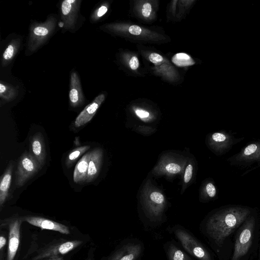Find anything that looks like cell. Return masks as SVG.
<instances>
[{
  "mask_svg": "<svg viewBox=\"0 0 260 260\" xmlns=\"http://www.w3.org/2000/svg\"><path fill=\"white\" fill-rule=\"evenodd\" d=\"M251 212V209L247 206L226 205L209 217L206 225V232L218 246L222 247Z\"/></svg>",
  "mask_w": 260,
  "mask_h": 260,
  "instance_id": "cell-1",
  "label": "cell"
},
{
  "mask_svg": "<svg viewBox=\"0 0 260 260\" xmlns=\"http://www.w3.org/2000/svg\"><path fill=\"white\" fill-rule=\"evenodd\" d=\"M256 228V218L251 214L238 229L234 251L230 260H244L252 247Z\"/></svg>",
  "mask_w": 260,
  "mask_h": 260,
  "instance_id": "cell-2",
  "label": "cell"
},
{
  "mask_svg": "<svg viewBox=\"0 0 260 260\" xmlns=\"http://www.w3.org/2000/svg\"><path fill=\"white\" fill-rule=\"evenodd\" d=\"M57 19L50 16L43 22H35L31 24L26 44L29 53H34L41 47L54 32Z\"/></svg>",
  "mask_w": 260,
  "mask_h": 260,
  "instance_id": "cell-3",
  "label": "cell"
},
{
  "mask_svg": "<svg viewBox=\"0 0 260 260\" xmlns=\"http://www.w3.org/2000/svg\"><path fill=\"white\" fill-rule=\"evenodd\" d=\"M22 217L18 214L1 220L0 227L8 231V243L6 260H15L21 242V226Z\"/></svg>",
  "mask_w": 260,
  "mask_h": 260,
  "instance_id": "cell-4",
  "label": "cell"
},
{
  "mask_svg": "<svg viewBox=\"0 0 260 260\" xmlns=\"http://www.w3.org/2000/svg\"><path fill=\"white\" fill-rule=\"evenodd\" d=\"M232 166L249 172L260 167V140H256L243 148L238 153L227 159Z\"/></svg>",
  "mask_w": 260,
  "mask_h": 260,
  "instance_id": "cell-5",
  "label": "cell"
},
{
  "mask_svg": "<svg viewBox=\"0 0 260 260\" xmlns=\"http://www.w3.org/2000/svg\"><path fill=\"white\" fill-rule=\"evenodd\" d=\"M80 240L55 239L39 248L32 260H42L46 258L61 256L77 248L83 244Z\"/></svg>",
  "mask_w": 260,
  "mask_h": 260,
  "instance_id": "cell-6",
  "label": "cell"
},
{
  "mask_svg": "<svg viewBox=\"0 0 260 260\" xmlns=\"http://www.w3.org/2000/svg\"><path fill=\"white\" fill-rule=\"evenodd\" d=\"M42 167L29 152L25 151L19 158L16 172L15 184L23 186Z\"/></svg>",
  "mask_w": 260,
  "mask_h": 260,
  "instance_id": "cell-7",
  "label": "cell"
},
{
  "mask_svg": "<svg viewBox=\"0 0 260 260\" xmlns=\"http://www.w3.org/2000/svg\"><path fill=\"white\" fill-rule=\"evenodd\" d=\"M175 234L183 248L191 255L199 260H212L206 248L187 232L177 229L175 230Z\"/></svg>",
  "mask_w": 260,
  "mask_h": 260,
  "instance_id": "cell-8",
  "label": "cell"
},
{
  "mask_svg": "<svg viewBox=\"0 0 260 260\" xmlns=\"http://www.w3.org/2000/svg\"><path fill=\"white\" fill-rule=\"evenodd\" d=\"M80 0H65L61 4V18L64 28L69 30H76L80 17Z\"/></svg>",
  "mask_w": 260,
  "mask_h": 260,
  "instance_id": "cell-9",
  "label": "cell"
},
{
  "mask_svg": "<svg viewBox=\"0 0 260 260\" xmlns=\"http://www.w3.org/2000/svg\"><path fill=\"white\" fill-rule=\"evenodd\" d=\"M23 221H26L31 225L41 228L58 232L61 234L68 235L70 234L69 228L62 223L40 216H23Z\"/></svg>",
  "mask_w": 260,
  "mask_h": 260,
  "instance_id": "cell-10",
  "label": "cell"
},
{
  "mask_svg": "<svg viewBox=\"0 0 260 260\" xmlns=\"http://www.w3.org/2000/svg\"><path fill=\"white\" fill-rule=\"evenodd\" d=\"M104 100V94H101L91 103L87 105L76 117L74 122L75 127H79L89 122Z\"/></svg>",
  "mask_w": 260,
  "mask_h": 260,
  "instance_id": "cell-11",
  "label": "cell"
},
{
  "mask_svg": "<svg viewBox=\"0 0 260 260\" xmlns=\"http://www.w3.org/2000/svg\"><path fill=\"white\" fill-rule=\"evenodd\" d=\"M42 168L46 163L47 152L43 135L36 133L30 140V152Z\"/></svg>",
  "mask_w": 260,
  "mask_h": 260,
  "instance_id": "cell-12",
  "label": "cell"
},
{
  "mask_svg": "<svg viewBox=\"0 0 260 260\" xmlns=\"http://www.w3.org/2000/svg\"><path fill=\"white\" fill-rule=\"evenodd\" d=\"M211 140L214 143L217 150L221 154L228 152L234 144L241 141L240 138H236L227 132L213 133L211 136Z\"/></svg>",
  "mask_w": 260,
  "mask_h": 260,
  "instance_id": "cell-13",
  "label": "cell"
},
{
  "mask_svg": "<svg viewBox=\"0 0 260 260\" xmlns=\"http://www.w3.org/2000/svg\"><path fill=\"white\" fill-rule=\"evenodd\" d=\"M139 244L128 243L118 248L108 260H136L141 252Z\"/></svg>",
  "mask_w": 260,
  "mask_h": 260,
  "instance_id": "cell-14",
  "label": "cell"
},
{
  "mask_svg": "<svg viewBox=\"0 0 260 260\" xmlns=\"http://www.w3.org/2000/svg\"><path fill=\"white\" fill-rule=\"evenodd\" d=\"M69 99L73 107L82 105L84 103V97L82 92L80 80L78 74L74 71L71 75Z\"/></svg>",
  "mask_w": 260,
  "mask_h": 260,
  "instance_id": "cell-15",
  "label": "cell"
},
{
  "mask_svg": "<svg viewBox=\"0 0 260 260\" xmlns=\"http://www.w3.org/2000/svg\"><path fill=\"white\" fill-rule=\"evenodd\" d=\"M103 160V151L96 148L90 151L86 182L94 181L98 176Z\"/></svg>",
  "mask_w": 260,
  "mask_h": 260,
  "instance_id": "cell-16",
  "label": "cell"
},
{
  "mask_svg": "<svg viewBox=\"0 0 260 260\" xmlns=\"http://www.w3.org/2000/svg\"><path fill=\"white\" fill-rule=\"evenodd\" d=\"M13 163L10 161L6 170L1 177L0 180V211L8 199L11 185Z\"/></svg>",
  "mask_w": 260,
  "mask_h": 260,
  "instance_id": "cell-17",
  "label": "cell"
},
{
  "mask_svg": "<svg viewBox=\"0 0 260 260\" xmlns=\"http://www.w3.org/2000/svg\"><path fill=\"white\" fill-rule=\"evenodd\" d=\"M90 156V151L84 154L78 161L73 173L74 182L81 184L86 181Z\"/></svg>",
  "mask_w": 260,
  "mask_h": 260,
  "instance_id": "cell-18",
  "label": "cell"
},
{
  "mask_svg": "<svg viewBox=\"0 0 260 260\" xmlns=\"http://www.w3.org/2000/svg\"><path fill=\"white\" fill-rule=\"evenodd\" d=\"M20 45L19 39L12 41L4 51L2 59V65L5 67L11 63L18 51Z\"/></svg>",
  "mask_w": 260,
  "mask_h": 260,
  "instance_id": "cell-19",
  "label": "cell"
},
{
  "mask_svg": "<svg viewBox=\"0 0 260 260\" xmlns=\"http://www.w3.org/2000/svg\"><path fill=\"white\" fill-rule=\"evenodd\" d=\"M18 91L13 86L1 82L0 84V96L5 102L13 100L17 95Z\"/></svg>",
  "mask_w": 260,
  "mask_h": 260,
  "instance_id": "cell-20",
  "label": "cell"
},
{
  "mask_svg": "<svg viewBox=\"0 0 260 260\" xmlns=\"http://www.w3.org/2000/svg\"><path fill=\"white\" fill-rule=\"evenodd\" d=\"M172 61L177 66L182 67L194 64V61L192 58L185 53H178L172 58Z\"/></svg>",
  "mask_w": 260,
  "mask_h": 260,
  "instance_id": "cell-21",
  "label": "cell"
},
{
  "mask_svg": "<svg viewBox=\"0 0 260 260\" xmlns=\"http://www.w3.org/2000/svg\"><path fill=\"white\" fill-rule=\"evenodd\" d=\"M90 148V146L85 145L73 149L68 155L67 158V166L71 167L82 154Z\"/></svg>",
  "mask_w": 260,
  "mask_h": 260,
  "instance_id": "cell-22",
  "label": "cell"
},
{
  "mask_svg": "<svg viewBox=\"0 0 260 260\" xmlns=\"http://www.w3.org/2000/svg\"><path fill=\"white\" fill-rule=\"evenodd\" d=\"M168 254L169 260H191L185 253L173 244H170Z\"/></svg>",
  "mask_w": 260,
  "mask_h": 260,
  "instance_id": "cell-23",
  "label": "cell"
},
{
  "mask_svg": "<svg viewBox=\"0 0 260 260\" xmlns=\"http://www.w3.org/2000/svg\"><path fill=\"white\" fill-rule=\"evenodd\" d=\"M150 199L152 203L157 205L161 209V206L164 203L165 199L164 196L160 192L154 191L150 195Z\"/></svg>",
  "mask_w": 260,
  "mask_h": 260,
  "instance_id": "cell-24",
  "label": "cell"
},
{
  "mask_svg": "<svg viewBox=\"0 0 260 260\" xmlns=\"http://www.w3.org/2000/svg\"><path fill=\"white\" fill-rule=\"evenodd\" d=\"M108 11V8L105 5H102L98 8L91 15V18L93 21H95L102 17Z\"/></svg>",
  "mask_w": 260,
  "mask_h": 260,
  "instance_id": "cell-25",
  "label": "cell"
},
{
  "mask_svg": "<svg viewBox=\"0 0 260 260\" xmlns=\"http://www.w3.org/2000/svg\"><path fill=\"white\" fill-rule=\"evenodd\" d=\"M166 170L170 173L176 174L179 173L181 170L180 166L175 163H170L166 166Z\"/></svg>",
  "mask_w": 260,
  "mask_h": 260,
  "instance_id": "cell-26",
  "label": "cell"
},
{
  "mask_svg": "<svg viewBox=\"0 0 260 260\" xmlns=\"http://www.w3.org/2000/svg\"><path fill=\"white\" fill-rule=\"evenodd\" d=\"M7 243V239L5 235H1L0 237V260H5L4 250Z\"/></svg>",
  "mask_w": 260,
  "mask_h": 260,
  "instance_id": "cell-27",
  "label": "cell"
},
{
  "mask_svg": "<svg viewBox=\"0 0 260 260\" xmlns=\"http://www.w3.org/2000/svg\"><path fill=\"white\" fill-rule=\"evenodd\" d=\"M206 190L208 196L210 198H214L216 194V189L214 185L209 182L206 186Z\"/></svg>",
  "mask_w": 260,
  "mask_h": 260,
  "instance_id": "cell-28",
  "label": "cell"
},
{
  "mask_svg": "<svg viewBox=\"0 0 260 260\" xmlns=\"http://www.w3.org/2000/svg\"><path fill=\"white\" fill-rule=\"evenodd\" d=\"M193 167L191 164H189L185 170L184 176V181L188 183L192 178Z\"/></svg>",
  "mask_w": 260,
  "mask_h": 260,
  "instance_id": "cell-29",
  "label": "cell"
},
{
  "mask_svg": "<svg viewBox=\"0 0 260 260\" xmlns=\"http://www.w3.org/2000/svg\"><path fill=\"white\" fill-rule=\"evenodd\" d=\"M150 61L155 64H157L163 61L164 58L158 53H152L149 56Z\"/></svg>",
  "mask_w": 260,
  "mask_h": 260,
  "instance_id": "cell-30",
  "label": "cell"
},
{
  "mask_svg": "<svg viewBox=\"0 0 260 260\" xmlns=\"http://www.w3.org/2000/svg\"><path fill=\"white\" fill-rule=\"evenodd\" d=\"M151 6L148 3H145L142 7V14L143 16L148 17L151 12Z\"/></svg>",
  "mask_w": 260,
  "mask_h": 260,
  "instance_id": "cell-31",
  "label": "cell"
},
{
  "mask_svg": "<svg viewBox=\"0 0 260 260\" xmlns=\"http://www.w3.org/2000/svg\"><path fill=\"white\" fill-rule=\"evenodd\" d=\"M129 65L131 69L133 70L137 69L139 66V61L137 57L133 56L129 60Z\"/></svg>",
  "mask_w": 260,
  "mask_h": 260,
  "instance_id": "cell-32",
  "label": "cell"
},
{
  "mask_svg": "<svg viewBox=\"0 0 260 260\" xmlns=\"http://www.w3.org/2000/svg\"><path fill=\"white\" fill-rule=\"evenodd\" d=\"M128 31L132 35H139L141 33L142 29L139 26L133 25L129 27Z\"/></svg>",
  "mask_w": 260,
  "mask_h": 260,
  "instance_id": "cell-33",
  "label": "cell"
},
{
  "mask_svg": "<svg viewBox=\"0 0 260 260\" xmlns=\"http://www.w3.org/2000/svg\"><path fill=\"white\" fill-rule=\"evenodd\" d=\"M135 112L137 116L141 118H146L149 115L148 112L143 110L138 109L136 110Z\"/></svg>",
  "mask_w": 260,
  "mask_h": 260,
  "instance_id": "cell-34",
  "label": "cell"
},
{
  "mask_svg": "<svg viewBox=\"0 0 260 260\" xmlns=\"http://www.w3.org/2000/svg\"><path fill=\"white\" fill-rule=\"evenodd\" d=\"M94 250L91 248L88 252L87 257L84 260H94Z\"/></svg>",
  "mask_w": 260,
  "mask_h": 260,
  "instance_id": "cell-35",
  "label": "cell"
},
{
  "mask_svg": "<svg viewBox=\"0 0 260 260\" xmlns=\"http://www.w3.org/2000/svg\"><path fill=\"white\" fill-rule=\"evenodd\" d=\"M42 260H64L61 256H56L45 258Z\"/></svg>",
  "mask_w": 260,
  "mask_h": 260,
  "instance_id": "cell-36",
  "label": "cell"
},
{
  "mask_svg": "<svg viewBox=\"0 0 260 260\" xmlns=\"http://www.w3.org/2000/svg\"><path fill=\"white\" fill-rule=\"evenodd\" d=\"M259 260H260V255H259Z\"/></svg>",
  "mask_w": 260,
  "mask_h": 260,
  "instance_id": "cell-37",
  "label": "cell"
}]
</instances>
